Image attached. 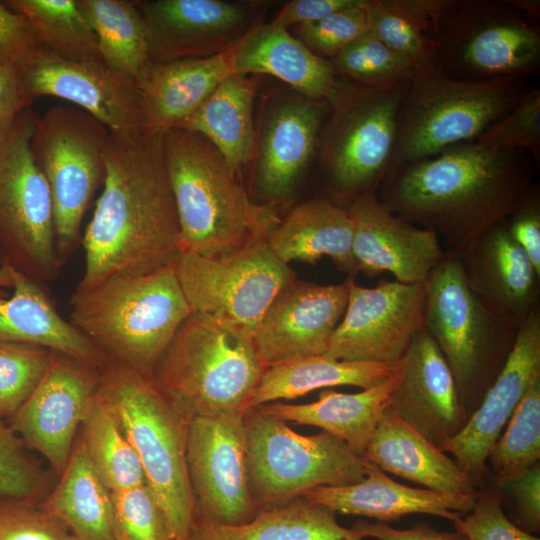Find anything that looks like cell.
<instances>
[{
  "instance_id": "obj_30",
  "label": "cell",
  "mask_w": 540,
  "mask_h": 540,
  "mask_svg": "<svg viewBox=\"0 0 540 540\" xmlns=\"http://www.w3.org/2000/svg\"><path fill=\"white\" fill-rule=\"evenodd\" d=\"M13 273V294L0 298V342L39 345L95 367L109 358L56 310L39 284Z\"/></svg>"
},
{
  "instance_id": "obj_25",
  "label": "cell",
  "mask_w": 540,
  "mask_h": 540,
  "mask_svg": "<svg viewBox=\"0 0 540 540\" xmlns=\"http://www.w3.org/2000/svg\"><path fill=\"white\" fill-rule=\"evenodd\" d=\"M330 108L327 101L299 96L271 110L256 148V185L265 198L291 196L316 155Z\"/></svg>"
},
{
  "instance_id": "obj_36",
  "label": "cell",
  "mask_w": 540,
  "mask_h": 540,
  "mask_svg": "<svg viewBox=\"0 0 540 540\" xmlns=\"http://www.w3.org/2000/svg\"><path fill=\"white\" fill-rule=\"evenodd\" d=\"M43 508L79 540H115L111 492L96 473L81 441Z\"/></svg>"
},
{
  "instance_id": "obj_17",
  "label": "cell",
  "mask_w": 540,
  "mask_h": 540,
  "mask_svg": "<svg viewBox=\"0 0 540 540\" xmlns=\"http://www.w3.org/2000/svg\"><path fill=\"white\" fill-rule=\"evenodd\" d=\"M17 70L32 102L55 96L91 114L110 131L142 129L137 82L102 60H68L41 47Z\"/></svg>"
},
{
  "instance_id": "obj_24",
  "label": "cell",
  "mask_w": 540,
  "mask_h": 540,
  "mask_svg": "<svg viewBox=\"0 0 540 540\" xmlns=\"http://www.w3.org/2000/svg\"><path fill=\"white\" fill-rule=\"evenodd\" d=\"M459 256L468 288L490 313L520 325L540 308V276L506 220L485 230Z\"/></svg>"
},
{
  "instance_id": "obj_18",
  "label": "cell",
  "mask_w": 540,
  "mask_h": 540,
  "mask_svg": "<svg viewBox=\"0 0 540 540\" xmlns=\"http://www.w3.org/2000/svg\"><path fill=\"white\" fill-rule=\"evenodd\" d=\"M98 367L53 351L50 367L39 386L7 420L27 448L63 472L76 432L98 387Z\"/></svg>"
},
{
  "instance_id": "obj_42",
  "label": "cell",
  "mask_w": 540,
  "mask_h": 540,
  "mask_svg": "<svg viewBox=\"0 0 540 540\" xmlns=\"http://www.w3.org/2000/svg\"><path fill=\"white\" fill-rule=\"evenodd\" d=\"M335 75L354 86L379 87L411 81L413 65L370 29L329 60Z\"/></svg>"
},
{
  "instance_id": "obj_13",
  "label": "cell",
  "mask_w": 540,
  "mask_h": 540,
  "mask_svg": "<svg viewBox=\"0 0 540 540\" xmlns=\"http://www.w3.org/2000/svg\"><path fill=\"white\" fill-rule=\"evenodd\" d=\"M110 130L76 106H54L34 123L33 158L53 203L57 250L64 262L81 244V223L106 176Z\"/></svg>"
},
{
  "instance_id": "obj_8",
  "label": "cell",
  "mask_w": 540,
  "mask_h": 540,
  "mask_svg": "<svg viewBox=\"0 0 540 540\" xmlns=\"http://www.w3.org/2000/svg\"><path fill=\"white\" fill-rule=\"evenodd\" d=\"M439 71L483 81L540 71V22L514 0H432Z\"/></svg>"
},
{
  "instance_id": "obj_44",
  "label": "cell",
  "mask_w": 540,
  "mask_h": 540,
  "mask_svg": "<svg viewBox=\"0 0 540 540\" xmlns=\"http://www.w3.org/2000/svg\"><path fill=\"white\" fill-rule=\"evenodd\" d=\"M115 540H174L147 484L111 492Z\"/></svg>"
},
{
  "instance_id": "obj_32",
  "label": "cell",
  "mask_w": 540,
  "mask_h": 540,
  "mask_svg": "<svg viewBox=\"0 0 540 540\" xmlns=\"http://www.w3.org/2000/svg\"><path fill=\"white\" fill-rule=\"evenodd\" d=\"M400 371L357 393H342L326 388L319 392L318 400L312 403L287 404L277 401L257 408L285 422L321 428L363 456L400 381Z\"/></svg>"
},
{
  "instance_id": "obj_53",
  "label": "cell",
  "mask_w": 540,
  "mask_h": 540,
  "mask_svg": "<svg viewBox=\"0 0 540 540\" xmlns=\"http://www.w3.org/2000/svg\"><path fill=\"white\" fill-rule=\"evenodd\" d=\"M362 0H294L287 3L276 15L272 25L287 29L296 24L311 23L326 16L360 5Z\"/></svg>"
},
{
  "instance_id": "obj_45",
  "label": "cell",
  "mask_w": 540,
  "mask_h": 540,
  "mask_svg": "<svg viewBox=\"0 0 540 540\" xmlns=\"http://www.w3.org/2000/svg\"><path fill=\"white\" fill-rule=\"evenodd\" d=\"M475 142L493 150L528 151L539 165L540 89L534 85L511 111Z\"/></svg>"
},
{
  "instance_id": "obj_6",
  "label": "cell",
  "mask_w": 540,
  "mask_h": 540,
  "mask_svg": "<svg viewBox=\"0 0 540 540\" xmlns=\"http://www.w3.org/2000/svg\"><path fill=\"white\" fill-rule=\"evenodd\" d=\"M98 390L136 451L174 540H188L195 515L186 464L189 420L152 379L112 360L100 372Z\"/></svg>"
},
{
  "instance_id": "obj_54",
  "label": "cell",
  "mask_w": 540,
  "mask_h": 540,
  "mask_svg": "<svg viewBox=\"0 0 540 540\" xmlns=\"http://www.w3.org/2000/svg\"><path fill=\"white\" fill-rule=\"evenodd\" d=\"M364 538L374 540H469L458 531L443 532L420 523L408 529H395L385 523L359 520L352 526Z\"/></svg>"
},
{
  "instance_id": "obj_40",
  "label": "cell",
  "mask_w": 540,
  "mask_h": 540,
  "mask_svg": "<svg viewBox=\"0 0 540 540\" xmlns=\"http://www.w3.org/2000/svg\"><path fill=\"white\" fill-rule=\"evenodd\" d=\"M31 25L41 46L68 60H102L95 33L76 0H9Z\"/></svg>"
},
{
  "instance_id": "obj_21",
  "label": "cell",
  "mask_w": 540,
  "mask_h": 540,
  "mask_svg": "<svg viewBox=\"0 0 540 540\" xmlns=\"http://www.w3.org/2000/svg\"><path fill=\"white\" fill-rule=\"evenodd\" d=\"M345 207L353 223V255L368 277L389 272L402 283H425L442 260L439 237L391 212L377 192L363 193Z\"/></svg>"
},
{
  "instance_id": "obj_43",
  "label": "cell",
  "mask_w": 540,
  "mask_h": 540,
  "mask_svg": "<svg viewBox=\"0 0 540 540\" xmlns=\"http://www.w3.org/2000/svg\"><path fill=\"white\" fill-rule=\"evenodd\" d=\"M53 351L33 344L0 342V418L10 419L46 375Z\"/></svg>"
},
{
  "instance_id": "obj_56",
  "label": "cell",
  "mask_w": 540,
  "mask_h": 540,
  "mask_svg": "<svg viewBox=\"0 0 540 540\" xmlns=\"http://www.w3.org/2000/svg\"><path fill=\"white\" fill-rule=\"evenodd\" d=\"M13 287L12 270L5 266H0V298L3 297V288Z\"/></svg>"
},
{
  "instance_id": "obj_34",
  "label": "cell",
  "mask_w": 540,
  "mask_h": 540,
  "mask_svg": "<svg viewBox=\"0 0 540 540\" xmlns=\"http://www.w3.org/2000/svg\"><path fill=\"white\" fill-rule=\"evenodd\" d=\"M401 369L397 362L338 360L325 354L300 357L265 368L247 404V410L280 399H294L318 389L355 386L367 389Z\"/></svg>"
},
{
  "instance_id": "obj_48",
  "label": "cell",
  "mask_w": 540,
  "mask_h": 540,
  "mask_svg": "<svg viewBox=\"0 0 540 540\" xmlns=\"http://www.w3.org/2000/svg\"><path fill=\"white\" fill-rule=\"evenodd\" d=\"M0 540H79L57 517L33 503L0 498Z\"/></svg>"
},
{
  "instance_id": "obj_5",
  "label": "cell",
  "mask_w": 540,
  "mask_h": 540,
  "mask_svg": "<svg viewBox=\"0 0 540 540\" xmlns=\"http://www.w3.org/2000/svg\"><path fill=\"white\" fill-rule=\"evenodd\" d=\"M265 368L250 336L193 311L178 328L151 379L190 421L244 414Z\"/></svg>"
},
{
  "instance_id": "obj_52",
  "label": "cell",
  "mask_w": 540,
  "mask_h": 540,
  "mask_svg": "<svg viewBox=\"0 0 540 540\" xmlns=\"http://www.w3.org/2000/svg\"><path fill=\"white\" fill-rule=\"evenodd\" d=\"M499 486L512 496L522 529L528 533L538 532L540 529L539 462L518 477Z\"/></svg>"
},
{
  "instance_id": "obj_20",
  "label": "cell",
  "mask_w": 540,
  "mask_h": 540,
  "mask_svg": "<svg viewBox=\"0 0 540 540\" xmlns=\"http://www.w3.org/2000/svg\"><path fill=\"white\" fill-rule=\"evenodd\" d=\"M540 376V308L518 328L515 343L479 408L440 449L476 482L486 467L500 432L531 383Z\"/></svg>"
},
{
  "instance_id": "obj_23",
  "label": "cell",
  "mask_w": 540,
  "mask_h": 540,
  "mask_svg": "<svg viewBox=\"0 0 540 540\" xmlns=\"http://www.w3.org/2000/svg\"><path fill=\"white\" fill-rule=\"evenodd\" d=\"M400 372L388 409L440 448L465 424V407L442 352L425 328L401 359Z\"/></svg>"
},
{
  "instance_id": "obj_15",
  "label": "cell",
  "mask_w": 540,
  "mask_h": 540,
  "mask_svg": "<svg viewBox=\"0 0 540 540\" xmlns=\"http://www.w3.org/2000/svg\"><path fill=\"white\" fill-rule=\"evenodd\" d=\"M425 283L380 280L365 288L350 278L345 313L325 355L338 360L400 361L424 328Z\"/></svg>"
},
{
  "instance_id": "obj_29",
  "label": "cell",
  "mask_w": 540,
  "mask_h": 540,
  "mask_svg": "<svg viewBox=\"0 0 540 540\" xmlns=\"http://www.w3.org/2000/svg\"><path fill=\"white\" fill-rule=\"evenodd\" d=\"M363 457L426 489L453 495H475V481L455 460L388 408L382 414Z\"/></svg>"
},
{
  "instance_id": "obj_47",
  "label": "cell",
  "mask_w": 540,
  "mask_h": 540,
  "mask_svg": "<svg viewBox=\"0 0 540 540\" xmlns=\"http://www.w3.org/2000/svg\"><path fill=\"white\" fill-rule=\"evenodd\" d=\"M360 5L336 11L325 18L298 25V39L319 57L331 60L342 49L369 30Z\"/></svg>"
},
{
  "instance_id": "obj_19",
  "label": "cell",
  "mask_w": 540,
  "mask_h": 540,
  "mask_svg": "<svg viewBox=\"0 0 540 540\" xmlns=\"http://www.w3.org/2000/svg\"><path fill=\"white\" fill-rule=\"evenodd\" d=\"M350 278L331 285L294 279L279 291L252 337L265 367L326 353L346 310Z\"/></svg>"
},
{
  "instance_id": "obj_55",
  "label": "cell",
  "mask_w": 540,
  "mask_h": 540,
  "mask_svg": "<svg viewBox=\"0 0 540 540\" xmlns=\"http://www.w3.org/2000/svg\"><path fill=\"white\" fill-rule=\"evenodd\" d=\"M16 68L0 67V128L9 127L16 117L30 108Z\"/></svg>"
},
{
  "instance_id": "obj_33",
  "label": "cell",
  "mask_w": 540,
  "mask_h": 540,
  "mask_svg": "<svg viewBox=\"0 0 540 540\" xmlns=\"http://www.w3.org/2000/svg\"><path fill=\"white\" fill-rule=\"evenodd\" d=\"M188 540H364L336 520V512L304 496L259 510L249 521L225 525L196 514Z\"/></svg>"
},
{
  "instance_id": "obj_16",
  "label": "cell",
  "mask_w": 540,
  "mask_h": 540,
  "mask_svg": "<svg viewBox=\"0 0 540 540\" xmlns=\"http://www.w3.org/2000/svg\"><path fill=\"white\" fill-rule=\"evenodd\" d=\"M242 413L189 421L186 464L195 514L236 525L257 513L248 474Z\"/></svg>"
},
{
  "instance_id": "obj_27",
  "label": "cell",
  "mask_w": 540,
  "mask_h": 540,
  "mask_svg": "<svg viewBox=\"0 0 540 540\" xmlns=\"http://www.w3.org/2000/svg\"><path fill=\"white\" fill-rule=\"evenodd\" d=\"M234 45L207 57L150 62L137 81L142 128L164 133L193 113L234 74Z\"/></svg>"
},
{
  "instance_id": "obj_49",
  "label": "cell",
  "mask_w": 540,
  "mask_h": 540,
  "mask_svg": "<svg viewBox=\"0 0 540 540\" xmlns=\"http://www.w3.org/2000/svg\"><path fill=\"white\" fill-rule=\"evenodd\" d=\"M453 524L455 530L469 540H540L506 516L501 496L494 491L477 496L472 510L462 514Z\"/></svg>"
},
{
  "instance_id": "obj_26",
  "label": "cell",
  "mask_w": 540,
  "mask_h": 540,
  "mask_svg": "<svg viewBox=\"0 0 540 540\" xmlns=\"http://www.w3.org/2000/svg\"><path fill=\"white\" fill-rule=\"evenodd\" d=\"M305 498L336 513L364 516L376 522L397 521L410 514H429L452 522L472 510L477 495H453L414 488L394 481L367 461L365 477L343 486H319Z\"/></svg>"
},
{
  "instance_id": "obj_46",
  "label": "cell",
  "mask_w": 540,
  "mask_h": 540,
  "mask_svg": "<svg viewBox=\"0 0 540 540\" xmlns=\"http://www.w3.org/2000/svg\"><path fill=\"white\" fill-rule=\"evenodd\" d=\"M42 469L8 422L0 418V498L33 503L43 493Z\"/></svg>"
},
{
  "instance_id": "obj_41",
  "label": "cell",
  "mask_w": 540,
  "mask_h": 540,
  "mask_svg": "<svg viewBox=\"0 0 540 540\" xmlns=\"http://www.w3.org/2000/svg\"><path fill=\"white\" fill-rule=\"evenodd\" d=\"M540 376L529 386L493 446L489 459L498 485L510 481L539 462Z\"/></svg>"
},
{
  "instance_id": "obj_7",
  "label": "cell",
  "mask_w": 540,
  "mask_h": 540,
  "mask_svg": "<svg viewBox=\"0 0 540 540\" xmlns=\"http://www.w3.org/2000/svg\"><path fill=\"white\" fill-rule=\"evenodd\" d=\"M533 86L526 76L465 81L439 70L416 74L400 107L389 172L450 147L474 142Z\"/></svg>"
},
{
  "instance_id": "obj_10",
  "label": "cell",
  "mask_w": 540,
  "mask_h": 540,
  "mask_svg": "<svg viewBox=\"0 0 540 540\" xmlns=\"http://www.w3.org/2000/svg\"><path fill=\"white\" fill-rule=\"evenodd\" d=\"M250 488L257 512L319 486L360 482L367 460L321 431L302 435L259 408L243 416Z\"/></svg>"
},
{
  "instance_id": "obj_1",
  "label": "cell",
  "mask_w": 540,
  "mask_h": 540,
  "mask_svg": "<svg viewBox=\"0 0 540 540\" xmlns=\"http://www.w3.org/2000/svg\"><path fill=\"white\" fill-rule=\"evenodd\" d=\"M102 193L81 240L85 271L75 292L119 275L150 273L181 252L163 133L110 131Z\"/></svg>"
},
{
  "instance_id": "obj_3",
  "label": "cell",
  "mask_w": 540,
  "mask_h": 540,
  "mask_svg": "<svg viewBox=\"0 0 540 540\" xmlns=\"http://www.w3.org/2000/svg\"><path fill=\"white\" fill-rule=\"evenodd\" d=\"M163 153L174 197L181 252L225 258L266 241L281 218L250 200L235 173L202 135L172 128Z\"/></svg>"
},
{
  "instance_id": "obj_14",
  "label": "cell",
  "mask_w": 540,
  "mask_h": 540,
  "mask_svg": "<svg viewBox=\"0 0 540 540\" xmlns=\"http://www.w3.org/2000/svg\"><path fill=\"white\" fill-rule=\"evenodd\" d=\"M173 266L194 312L251 338L275 296L296 276L266 241L225 258L180 252Z\"/></svg>"
},
{
  "instance_id": "obj_39",
  "label": "cell",
  "mask_w": 540,
  "mask_h": 540,
  "mask_svg": "<svg viewBox=\"0 0 540 540\" xmlns=\"http://www.w3.org/2000/svg\"><path fill=\"white\" fill-rule=\"evenodd\" d=\"M369 29L404 56L416 74L439 70L430 16L432 0H363Z\"/></svg>"
},
{
  "instance_id": "obj_2",
  "label": "cell",
  "mask_w": 540,
  "mask_h": 540,
  "mask_svg": "<svg viewBox=\"0 0 540 540\" xmlns=\"http://www.w3.org/2000/svg\"><path fill=\"white\" fill-rule=\"evenodd\" d=\"M538 167L528 151L493 150L474 141L396 167L377 195L391 212L459 253L521 205Z\"/></svg>"
},
{
  "instance_id": "obj_38",
  "label": "cell",
  "mask_w": 540,
  "mask_h": 540,
  "mask_svg": "<svg viewBox=\"0 0 540 540\" xmlns=\"http://www.w3.org/2000/svg\"><path fill=\"white\" fill-rule=\"evenodd\" d=\"M81 428L87 456L110 492L146 484L140 459L98 387Z\"/></svg>"
},
{
  "instance_id": "obj_9",
  "label": "cell",
  "mask_w": 540,
  "mask_h": 540,
  "mask_svg": "<svg viewBox=\"0 0 540 540\" xmlns=\"http://www.w3.org/2000/svg\"><path fill=\"white\" fill-rule=\"evenodd\" d=\"M425 285L424 328L442 352L464 402L493 383L519 324L495 316L477 301L458 252L445 250Z\"/></svg>"
},
{
  "instance_id": "obj_37",
  "label": "cell",
  "mask_w": 540,
  "mask_h": 540,
  "mask_svg": "<svg viewBox=\"0 0 540 540\" xmlns=\"http://www.w3.org/2000/svg\"><path fill=\"white\" fill-rule=\"evenodd\" d=\"M76 3L96 35L102 61L137 82L151 60L136 1L76 0Z\"/></svg>"
},
{
  "instance_id": "obj_35",
  "label": "cell",
  "mask_w": 540,
  "mask_h": 540,
  "mask_svg": "<svg viewBox=\"0 0 540 540\" xmlns=\"http://www.w3.org/2000/svg\"><path fill=\"white\" fill-rule=\"evenodd\" d=\"M254 83L232 74L175 128L205 137L238 174L256 150L252 120Z\"/></svg>"
},
{
  "instance_id": "obj_57",
  "label": "cell",
  "mask_w": 540,
  "mask_h": 540,
  "mask_svg": "<svg viewBox=\"0 0 540 540\" xmlns=\"http://www.w3.org/2000/svg\"><path fill=\"white\" fill-rule=\"evenodd\" d=\"M12 124L9 127L0 128V144L3 141L4 137L6 136V134L8 133V131L11 128Z\"/></svg>"
},
{
  "instance_id": "obj_22",
  "label": "cell",
  "mask_w": 540,
  "mask_h": 540,
  "mask_svg": "<svg viewBox=\"0 0 540 540\" xmlns=\"http://www.w3.org/2000/svg\"><path fill=\"white\" fill-rule=\"evenodd\" d=\"M151 62L207 57L243 36L251 18L246 5L221 0L136 1Z\"/></svg>"
},
{
  "instance_id": "obj_11",
  "label": "cell",
  "mask_w": 540,
  "mask_h": 540,
  "mask_svg": "<svg viewBox=\"0 0 540 540\" xmlns=\"http://www.w3.org/2000/svg\"><path fill=\"white\" fill-rule=\"evenodd\" d=\"M411 81L379 87L349 85L331 106L320 138V161L331 200L377 192L394 153L399 111Z\"/></svg>"
},
{
  "instance_id": "obj_12",
  "label": "cell",
  "mask_w": 540,
  "mask_h": 540,
  "mask_svg": "<svg viewBox=\"0 0 540 540\" xmlns=\"http://www.w3.org/2000/svg\"><path fill=\"white\" fill-rule=\"evenodd\" d=\"M36 118L23 110L0 144V266L43 285L63 261L50 189L30 148Z\"/></svg>"
},
{
  "instance_id": "obj_4",
  "label": "cell",
  "mask_w": 540,
  "mask_h": 540,
  "mask_svg": "<svg viewBox=\"0 0 540 540\" xmlns=\"http://www.w3.org/2000/svg\"><path fill=\"white\" fill-rule=\"evenodd\" d=\"M70 304V322L110 360L150 379L178 328L193 312L173 262L74 292Z\"/></svg>"
},
{
  "instance_id": "obj_51",
  "label": "cell",
  "mask_w": 540,
  "mask_h": 540,
  "mask_svg": "<svg viewBox=\"0 0 540 540\" xmlns=\"http://www.w3.org/2000/svg\"><path fill=\"white\" fill-rule=\"evenodd\" d=\"M512 238L540 276V184L535 182L521 205L506 219Z\"/></svg>"
},
{
  "instance_id": "obj_28",
  "label": "cell",
  "mask_w": 540,
  "mask_h": 540,
  "mask_svg": "<svg viewBox=\"0 0 540 540\" xmlns=\"http://www.w3.org/2000/svg\"><path fill=\"white\" fill-rule=\"evenodd\" d=\"M234 74H267L302 96L335 105L350 84L339 79L329 62L313 53L287 29L271 23L248 31L235 45Z\"/></svg>"
},
{
  "instance_id": "obj_50",
  "label": "cell",
  "mask_w": 540,
  "mask_h": 540,
  "mask_svg": "<svg viewBox=\"0 0 540 540\" xmlns=\"http://www.w3.org/2000/svg\"><path fill=\"white\" fill-rule=\"evenodd\" d=\"M41 47L28 20L0 1V67L18 69Z\"/></svg>"
},
{
  "instance_id": "obj_31",
  "label": "cell",
  "mask_w": 540,
  "mask_h": 540,
  "mask_svg": "<svg viewBox=\"0 0 540 540\" xmlns=\"http://www.w3.org/2000/svg\"><path fill=\"white\" fill-rule=\"evenodd\" d=\"M353 223L345 206L330 198H314L294 207L266 238L282 262L313 264L328 256L349 277L359 272L352 251Z\"/></svg>"
}]
</instances>
